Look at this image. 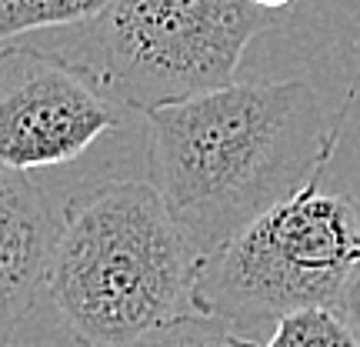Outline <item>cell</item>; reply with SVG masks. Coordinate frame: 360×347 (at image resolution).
Returning <instances> with one entry per match:
<instances>
[{
	"instance_id": "obj_5",
	"label": "cell",
	"mask_w": 360,
	"mask_h": 347,
	"mask_svg": "<svg viewBox=\"0 0 360 347\" xmlns=\"http://www.w3.org/2000/svg\"><path fill=\"white\" fill-rule=\"evenodd\" d=\"M120 124V103L87 67L34 44H0V164H67Z\"/></svg>"
},
{
	"instance_id": "obj_10",
	"label": "cell",
	"mask_w": 360,
	"mask_h": 347,
	"mask_svg": "<svg viewBox=\"0 0 360 347\" xmlns=\"http://www.w3.org/2000/svg\"><path fill=\"white\" fill-rule=\"evenodd\" d=\"M334 308L347 317V324L357 331V337H360V264L354 267V274L347 277V284L340 287V294H337V301H334Z\"/></svg>"
},
{
	"instance_id": "obj_4",
	"label": "cell",
	"mask_w": 360,
	"mask_h": 347,
	"mask_svg": "<svg viewBox=\"0 0 360 347\" xmlns=\"http://www.w3.org/2000/svg\"><path fill=\"white\" fill-rule=\"evenodd\" d=\"M74 57L120 107L150 114L231 84L247 44L264 30L250 0H110Z\"/></svg>"
},
{
	"instance_id": "obj_8",
	"label": "cell",
	"mask_w": 360,
	"mask_h": 347,
	"mask_svg": "<svg viewBox=\"0 0 360 347\" xmlns=\"http://www.w3.org/2000/svg\"><path fill=\"white\" fill-rule=\"evenodd\" d=\"M260 347H360V337L337 308H307L281 317Z\"/></svg>"
},
{
	"instance_id": "obj_9",
	"label": "cell",
	"mask_w": 360,
	"mask_h": 347,
	"mask_svg": "<svg viewBox=\"0 0 360 347\" xmlns=\"http://www.w3.org/2000/svg\"><path fill=\"white\" fill-rule=\"evenodd\" d=\"M130 347H260V344H254L250 337H240L231 324L191 310V314L177 317V321L150 331L147 337H141L137 344Z\"/></svg>"
},
{
	"instance_id": "obj_7",
	"label": "cell",
	"mask_w": 360,
	"mask_h": 347,
	"mask_svg": "<svg viewBox=\"0 0 360 347\" xmlns=\"http://www.w3.org/2000/svg\"><path fill=\"white\" fill-rule=\"evenodd\" d=\"M110 7V0H0V44L44 27L90 24Z\"/></svg>"
},
{
	"instance_id": "obj_3",
	"label": "cell",
	"mask_w": 360,
	"mask_h": 347,
	"mask_svg": "<svg viewBox=\"0 0 360 347\" xmlns=\"http://www.w3.org/2000/svg\"><path fill=\"white\" fill-rule=\"evenodd\" d=\"M327 164L300 191L197 260L191 287L197 314L237 327L277 324L307 308H334L360 264V201L321 191Z\"/></svg>"
},
{
	"instance_id": "obj_2",
	"label": "cell",
	"mask_w": 360,
	"mask_h": 347,
	"mask_svg": "<svg viewBox=\"0 0 360 347\" xmlns=\"http://www.w3.org/2000/svg\"><path fill=\"white\" fill-rule=\"evenodd\" d=\"M197 260L150 180H94L57 217L44 294L80 347H130L193 310Z\"/></svg>"
},
{
	"instance_id": "obj_11",
	"label": "cell",
	"mask_w": 360,
	"mask_h": 347,
	"mask_svg": "<svg viewBox=\"0 0 360 347\" xmlns=\"http://www.w3.org/2000/svg\"><path fill=\"white\" fill-rule=\"evenodd\" d=\"M250 4H257L260 11H281V7H290L294 0H250Z\"/></svg>"
},
{
	"instance_id": "obj_1",
	"label": "cell",
	"mask_w": 360,
	"mask_h": 347,
	"mask_svg": "<svg viewBox=\"0 0 360 347\" xmlns=\"http://www.w3.org/2000/svg\"><path fill=\"white\" fill-rule=\"evenodd\" d=\"M347 103L323 130L310 80H231L147 114L150 184L197 258L224 247L334 157Z\"/></svg>"
},
{
	"instance_id": "obj_6",
	"label": "cell",
	"mask_w": 360,
	"mask_h": 347,
	"mask_svg": "<svg viewBox=\"0 0 360 347\" xmlns=\"http://www.w3.org/2000/svg\"><path fill=\"white\" fill-rule=\"evenodd\" d=\"M53 227L57 217L30 174L0 164V347H11L44 291Z\"/></svg>"
}]
</instances>
